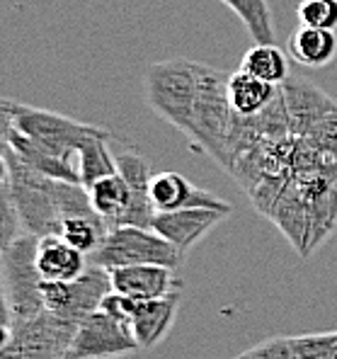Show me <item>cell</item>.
<instances>
[{"instance_id": "24", "label": "cell", "mask_w": 337, "mask_h": 359, "mask_svg": "<svg viewBox=\"0 0 337 359\" xmlns=\"http://www.w3.org/2000/svg\"><path fill=\"white\" fill-rule=\"evenodd\" d=\"M20 236H25V231H22V221H20L13 192H10V180H8L5 184H0V252L8 245H13Z\"/></svg>"}, {"instance_id": "22", "label": "cell", "mask_w": 337, "mask_h": 359, "mask_svg": "<svg viewBox=\"0 0 337 359\" xmlns=\"http://www.w3.org/2000/svg\"><path fill=\"white\" fill-rule=\"evenodd\" d=\"M78 170H81V184L85 189L97 180L119 172L117 156H112V151H109V134L95 136L83 146L81 153H78Z\"/></svg>"}, {"instance_id": "27", "label": "cell", "mask_w": 337, "mask_h": 359, "mask_svg": "<svg viewBox=\"0 0 337 359\" xmlns=\"http://www.w3.org/2000/svg\"><path fill=\"white\" fill-rule=\"evenodd\" d=\"M240 359H296L291 340H272L267 345H257L255 350L245 352Z\"/></svg>"}, {"instance_id": "26", "label": "cell", "mask_w": 337, "mask_h": 359, "mask_svg": "<svg viewBox=\"0 0 337 359\" xmlns=\"http://www.w3.org/2000/svg\"><path fill=\"white\" fill-rule=\"evenodd\" d=\"M18 104L15 100L0 97V156L10 158V134L15 129V117H18Z\"/></svg>"}, {"instance_id": "21", "label": "cell", "mask_w": 337, "mask_h": 359, "mask_svg": "<svg viewBox=\"0 0 337 359\" xmlns=\"http://www.w3.org/2000/svg\"><path fill=\"white\" fill-rule=\"evenodd\" d=\"M221 3L238 15L255 44H277L275 20L267 0H221Z\"/></svg>"}, {"instance_id": "2", "label": "cell", "mask_w": 337, "mask_h": 359, "mask_svg": "<svg viewBox=\"0 0 337 359\" xmlns=\"http://www.w3.org/2000/svg\"><path fill=\"white\" fill-rule=\"evenodd\" d=\"M197 81L199 100L187 139H192L221 165L228 136L238 119V112L233 109L228 97V76L207 63H197Z\"/></svg>"}, {"instance_id": "8", "label": "cell", "mask_w": 337, "mask_h": 359, "mask_svg": "<svg viewBox=\"0 0 337 359\" xmlns=\"http://www.w3.org/2000/svg\"><path fill=\"white\" fill-rule=\"evenodd\" d=\"M139 350L141 347L131 332L129 320L97 309L78 325L63 359H114L134 355Z\"/></svg>"}, {"instance_id": "3", "label": "cell", "mask_w": 337, "mask_h": 359, "mask_svg": "<svg viewBox=\"0 0 337 359\" xmlns=\"http://www.w3.org/2000/svg\"><path fill=\"white\" fill-rule=\"evenodd\" d=\"M36 241L39 238L25 233L0 252V279L13 313V325L29 323L46 311L41 297L44 279L36 269Z\"/></svg>"}, {"instance_id": "23", "label": "cell", "mask_w": 337, "mask_h": 359, "mask_svg": "<svg viewBox=\"0 0 337 359\" xmlns=\"http://www.w3.org/2000/svg\"><path fill=\"white\" fill-rule=\"evenodd\" d=\"M109 233V226L104 219H99L97 214L90 216H73L66 219L61 226V236L71 243L76 250H81L83 255L92 257L97 252V248L102 245L104 238Z\"/></svg>"}, {"instance_id": "14", "label": "cell", "mask_w": 337, "mask_h": 359, "mask_svg": "<svg viewBox=\"0 0 337 359\" xmlns=\"http://www.w3.org/2000/svg\"><path fill=\"white\" fill-rule=\"evenodd\" d=\"M112 292L134 301H149L165 297L180 289V279H175V269L163 265H131L109 269Z\"/></svg>"}, {"instance_id": "29", "label": "cell", "mask_w": 337, "mask_h": 359, "mask_svg": "<svg viewBox=\"0 0 337 359\" xmlns=\"http://www.w3.org/2000/svg\"><path fill=\"white\" fill-rule=\"evenodd\" d=\"M10 180V163L5 156H0V184H5Z\"/></svg>"}, {"instance_id": "25", "label": "cell", "mask_w": 337, "mask_h": 359, "mask_svg": "<svg viewBox=\"0 0 337 359\" xmlns=\"http://www.w3.org/2000/svg\"><path fill=\"white\" fill-rule=\"evenodd\" d=\"M298 22L310 27L333 29L337 27V0H301L296 8Z\"/></svg>"}, {"instance_id": "18", "label": "cell", "mask_w": 337, "mask_h": 359, "mask_svg": "<svg viewBox=\"0 0 337 359\" xmlns=\"http://www.w3.org/2000/svg\"><path fill=\"white\" fill-rule=\"evenodd\" d=\"M279 88L262 83L257 78L247 76L245 71H235L228 76V97L233 109L240 117H257L277 100Z\"/></svg>"}, {"instance_id": "12", "label": "cell", "mask_w": 337, "mask_h": 359, "mask_svg": "<svg viewBox=\"0 0 337 359\" xmlns=\"http://www.w3.org/2000/svg\"><path fill=\"white\" fill-rule=\"evenodd\" d=\"M180 304H182L180 289L165 294V297L149 299V301H134V304H131L129 323L141 350H153L158 342L165 340V335L170 332L172 323H175Z\"/></svg>"}, {"instance_id": "5", "label": "cell", "mask_w": 337, "mask_h": 359, "mask_svg": "<svg viewBox=\"0 0 337 359\" xmlns=\"http://www.w3.org/2000/svg\"><path fill=\"white\" fill-rule=\"evenodd\" d=\"M184 262V252L170 245L153 229H139V226H117L109 229L107 238L90 257V265L102 269H117L131 265H163L170 269H180Z\"/></svg>"}, {"instance_id": "6", "label": "cell", "mask_w": 337, "mask_h": 359, "mask_svg": "<svg viewBox=\"0 0 337 359\" xmlns=\"http://www.w3.org/2000/svg\"><path fill=\"white\" fill-rule=\"evenodd\" d=\"M15 129H20L29 139H34L36 144H41L44 149H49L51 153L63 158V161H71V163H78V153H81V149L90 139L109 134L102 126L83 124V121L63 117L59 112L32 107V104L25 102L18 104Z\"/></svg>"}, {"instance_id": "10", "label": "cell", "mask_w": 337, "mask_h": 359, "mask_svg": "<svg viewBox=\"0 0 337 359\" xmlns=\"http://www.w3.org/2000/svg\"><path fill=\"white\" fill-rule=\"evenodd\" d=\"M228 216V211L219 209H180V211H163L156 214L153 226L160 238L187 255L207 233H212L216 226Z\"/></svg>"}, {"instance_id": "1", "label": "cell", "mask_w": 337, "mask_h": 359, "mask_svg": "<svg viewBox=\"0 0 337 359\" xmlns=\"http://www.w3.org/2000/svg\"><path fill=\"white\" fill-rule=\"evenodd\" d=\"M146 102L160 119L189 134L199 100L197 61H156L144 73Z\"/></svg>"}, {"instance_id": "17", "label": "cell", "mask_w": 337, "mask_h": 359, "mask_svg": "<svg viewBox=\"0 0 337 359\" xmlns=\"http://www.w3.org/2000/svg\"><path fill=\"white\" fill-rule=\"evenodd\" d=\"M287 51L296 63L308 68H323L330 66L337 56V34L333 29L310 27L301 25L291 32L287 41Z\"/></svg>"}, {"instance_id": "4", "label": "cell", "mask_w": 337, "mask_h": 359, "mask_svg": "<svg viewBox=\"0 0 337 359\" xmlns=\"http://www.w3.org/2000/svg\"><path fill=\"white\" fill-rule=\"evenodd\" d=\"M8 163L10 192H13L15 207L22 221V231L34 238L61 236L63 216L56 202V180L25 168L15 156H10Z\"/></svg>"}, {"instance_id": "19", "label": "cell", "mask_w": 337, "mask_h": 359, "mask_svg": "<svg viewBox=\"0 0 337 359\" xmlns=\"http://www.w3.org/2000/svg\"><path fill=\"white\" fill-rule=\"evenodd\" d=\"M88 194H90V204H92L95 214L107 221L109 229L122 226L126 211H129L131 194H129V187H126V180L119 175V172L97 180V182L88 187Z\"/></svg>"}, {"instance_id": "16", "label": "cell", "mask_w": 337, "mask_h": 359, "mask_svg": "<svg viewBox=\"0 0 337 359\" xmlns=\"http://www.w3.org/2000/svg\"><path fill=\"white\" fill-rule=\"evenodd\" d=\"M10 156H15L25 168L44 177L63 180V182H81L78 163L63 161L56 153H51L41 144H36L34 139H29L27 134H22L20 129H13V134H10Z\"/></svg>"}, {"instance_id": "15", "label": "cell", "mask_w": 337, "mask_h": 359, "mask_svg": "<svg viewBox=\"0 0 337 359\" xmlns=\"http://www.w3.org/2000/svg\"><path fill=\"white\" fill-rule=\"evenodd\" d=\"M36 269L46 282H73L88 269V255L63 236H44L36 241Z\"/></svg>"}, {"instance_id": "9", "label": "cell", "mask_w": 337, "mask_h": 359, "mask_svg": "<svg viewBox=\"0 0 337 359\" xmlns=\"http://www.w3.org/2000/svg\"><path fill=\"white\" fill-rule=\"evenodd\" d=\"M13 328V342L8 350L0 352V359H63L78 325L44 311L29 323H20Z\"/></svg>"}, {"instance_id": "13", "label": "cell", "mask_w": 337, "mask_h": 359, "mask_svg": "<svg viewBox=\"0 0 337 359\" xmlns=\"http://www.w3.org/2000/svg\"><path fill=\"white\" fill-rule=\"evenodd\" d=\"M117 170L126 180L131 202L126 211L122 226H139V229H151L156 219V209L151 202V163L139 153H119L117 156Z\"/></svg>"}, {"instance_id": "28", "label": "cell", "mask_w": 337, "mask_h": 359, "mask_svg": "<svg viewBox=\"0 0 337 359\" xmlns=\"http://www.w3.org/2000/svg\"><path fill=\"white\" fill-rule=\"evenodd\" d=\"M13 335H15V328L10 323H0V352H5L13 342Z\"/></svg>"}, {"instance_id": "11", "label": "cell", "mask_w": 337, "mask_h": 359, "mask_svg": "<svg viewBox=\"0 0 337 359\" xmlns=\"http://www.w3.org/2000/svg\"><path fill=\"white\" fill-rule=\"evenodd\" d=\"M151 202L156 214L163 211H180V209H219L233 211L231 204L219 199L216 194L197 187L192 180H187L180 172H158L151 180Z\"/></svg>"}, {"instance_id": "20", "label": "cell", "mask_w": 337, "mask_h": 359, "mask_svg": "<svg viewBox=\"0 0 337 359\" xmlns=\"http://www.w3.org/2000/svg\"><path fill=\"white\" fill-rule=\"evenodd\" d=\"M240 71L262 83L282 88L291 78L289 73V54L277 44H255L247 49L240 61Z\"/></svg>"}, {"instance_id": "7", "label": "cell", "mask_w": 337, "mask_h": 359, "mask_svg": "<svg viewBox=\"0 0 337 359\" xmlns=\"http://www.w3.org/2000/svg\"><path fill=\"white\" fill-rule=\"evenodd\" d=\"M107 294H112L109 272L97 265H90L73 282H41L44 309L73 325H81L95 313Z\"/></svg>"}]
</instances>
